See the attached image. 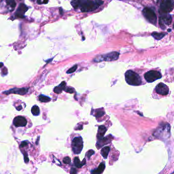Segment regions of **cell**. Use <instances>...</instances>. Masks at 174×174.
Wrapping results in <instances>:
<instances>
[{"label":"cell","mask_w":174,"mask_h":174,"mask_svg":"<svg viewBox=\"0 0 174 174\" xmlns=\"http://www.w3.org/2000/svg\"><path fill=\"white\" fill-rule=\"evenodd\" d=\"M71 4L74 9L80 8L83 12L94 11L99 7L95 2L91 0H72Z\"/></svg>","instance_id":"obj_1"},{"label":"cell","mask_w":174,"mask_h":174,"mask_svg":"<svg viewBox=\"0 0 174 174\" xmlns=\"http://www.w3.org/2000/svg\"><path fill=\"white\" fill-rule=\"evenodd\" d=\"M125 80L128 84L131 86H139L142 79L139 75L132 70H128L125 73Z\"/></svg>","instance_id":"obj_2"},{"label":"cell","mask_w":174,"mask_h":174,"mask_svg":"<svg viewBox=\"0 0 174 174\" xmlns=\"http://www.w3.org/2000/svg\"><path fill=\"white\" fill-rule=\"evenodd\" d=\"M154 135L158 139H164L169 138L170 135V128L168 124L161 127L160 128H158L154 133Z\"/></svg>","instance_id":"obj_3"},{"label":"cell","mask_w":174,"mask_h":174,"mask_svg":"<svg viewBox=\"0 0 174 174\" xmlns=\"http://www.w3.org/2000/svg\"><path fill=\"white\" fill-rule=\"evenodd\" d=\"M72 149L75 154L81 153L83 149V141L82 137L78 136L73 139L72 142Z\"/></svg>","instance_id":"obj_4"},{"label":"cell","mask_w":174,"mask_h":174,"mask_svg":"<svg viewBox=\"0 0 174 174\" xmlns=\"http://www.w3.org/2000/svg\"><path fill=\"white\" fill-rule=\"evenodd\" d=\"M143 14L149 22L152 23L153 25H156L157 23V16L153 10L149 8H145L143 10Z\"/></svg>","instance_id":"obj_5"},{"label":"cell","mask_w":174,"mask_h":174,"mask_svg":"<svg viewBox=\"0 0 174 174\" xmlns=\"http://www.w3.org/2000/svg\"><path fill=\"white\" fill-rule=\"evenodd\" d=\"M160 7L162 13H169L172 11L174 8V2L173 0H161Z\"/></svg>","instance_id":"obj_6"},{"label":"cell","mask_w":174,"mask_h":174,"mask_svg":"<svg viewBox=\"0 0 174 174\" xmlns=\"http://www.w3.org/2000/svg\"><path fill=\"white\" fill-rule=\"evenodd\" d=\"M144 77L147 82L152 83L158 79L161 78L162 75L158 71L151 70L146 73L144 75Z\"/></svg>","instance_id":"obj_7"},{"label":"cell","mask_w":174,"mask_h":174,"mask_svg":"<svg viewBox=\"0 0 174 174\" xmlns=\"http://www.w3.org/2000/svg\"><path fill=\"white\" fill-rule=\"evenodd\" d=\"M119 54L117 52H112L110 54H106V55H103L99 56L98 58H96L95 59V61L96 62H100V61H111L116 60L119 58Z\"/></svg>","instance_id":"obj_8"},{"label":"cell","mask_w":174,"mask_h":174,"mask_svg":"<svg viewBox=\"0 0 174 174\" xmlns=\"http://www.w3.org/2000/svg\"><path fill=\"white\" fill-rule=\"evenodd\" d=\"M172 21V17L170 15H163L159 18V23L161 28L164 30L166 28L165 25L167 26L170 25Z\"/></svg>","instance_id":"obj_9"},{"label":"cell","mask_w":174,"mask_h":174,"mask_svg":"<svg viewBox=\"0 0 174 174\" xmlns=\"http://www.w3.org/2000/svg\"><path fill=\"white\" fill-rule=\"evenodd\" d=\"M29 91V89L26 88H14L11 89H10L8 91H6L3 92L4 94L6 95L10 94H16L21 95H23L26 94Z\"/></svg>","instance_id":"obj_10"},{"label":"cell","mask_w":174,"mask_h":174,"mask_svg":"<svg viewBox=\"0 0 174 174\" xmlns=\"http://www.w3.org/2000/svg\"><path fill=\"white\" fill-rule=\"evenodd\" d=\"M155 91L159 95H167L169 93V88L166 84L160 83L155 88Z\"/></svg>","instance_id":"obj_11"},{"label":"cell","mask_w":174,"mask_h":174,"mask_svg":"<svg viewBox=\"0 0 174 174\" xmlns=\"http://www.w3.org/2000/svg\"><path fill=\"white\" fill-rule=\"evenodd\" d=\"M28 7L26 5L23 3H21L20 4L19 6H18V8L17 9L15 13V16L17 17L23 18L25 17V14L28 11Z\"/></svg>","instance_id":"obj_12"},{"label":"cell","mask_w":174,"mask_h":174,"mask_svg":"<svg viewBox=\"0 0 174 174\" xmlns=\"http://www.w3.org/2000/svg\"><path fill=\"white\" fill-rule=\"evenodd\" d=\"M13 124L16 127H25L27 124V121L24 117L17 116L14 119Z\"/></svg>","instance_id":"obj_13"},{"label":"cell","mask_w":174,"mask_h":174,"mask_svg":"<svg viewBox=\"0 0 174 174\" xmlns=\"http://www.w3.org/2000/svg\"><path fill=\"white\" fill-rule=\"evenodd\" d=\"M111 139L109 138V137H106V138H103L102 139L98 140V142L96 145V147L97 149H99L101 148L103 146H104L107 144H109L111 142Z\"/></svg>","instance_id":"obj_14"},{"label":"cell","mask_w":174,"mask_h":174,"mask_svg":"<svg viewBox=\"0 0 174 174\" xmlns=\"http://www.w3.org/2000/svg\"><path fill=\"white\" fill-rule=\"evenodd\" d=\"M106 131V128L104 126H100L98 128V133H97V138L98 140H100L103 138L104 137V135Z\"/></svg>","instance_id":"obj_15"},{"label":"cell","mask_w":174,"mask_h":174,"mask_svg":"<svg viewBox=\"0 0 174 174\" xmlns=\"http://www.w3.org/2000/svg\"><path fill=\"white\" fill-rule=\"evenodd\" d=\"M105 168V163L102 162L99 164V166H98V168L95 169V170H92L91 173L92 174H101L104 171Z\"/></svg>","instance_id":"obj_16"},{"label":"cell","mask_w":174,"mask_h":174,"mask_svg":"<svg viewBox=\"0 0 174 174\" xmlns=\"http://www.w3.org/2000/svg\"><path fill=\"white\" fill-rule=\"evenodd\" d=\"M65 88H66V83L65 82H63L61 83L60 85H59L57 87H56L54 89V91L56 93L60 94L62 92V91L63 90H65Z\"/></svg>","instance_id":"obj_17"},{"label":"cell","mask_w":174,"mask_h":174,"mask_svg":"<svg viewBox=\"0 0 174 174\" xmlns=\"http://www.w3.org/2000/svg\"><path fill=\"white\" fill-rule=\"evenodd\" d=\"M110 151V147L106 146V147H103L101 149V152H100V153L102 155V156L104 159H106L107 158L108 155H109Z\"/></svg>","instance_id":"obj_18"},{"label":"cell","mask_w":174,"mask_h":174,"mask_svg":"<svg viewBox=\"0 0 174 174\" xmlns=\"http://www.w3.org/2000/svg\"><path fill=\"white\" fill-rule=\"evenodd\" d=\"M166 35V33H158L157 32H153L152 34V36L155 39H156L157 40H161Z\"/></svg>","instance_id":"obj_19"},{"label":"cell","mask_w":174,"mask_h":174,"mask_svg":"<svg viewBox=\"0 0 174 174\" xmlns=\"http://www.w3.org/2000/svg\"><path fill=\"white\" fill-rule=\"evenodd\" d=\"M32 114L34 116H38L40 114V110L38 106L34 105L32 107L31 109Z\"/></svg>","instance_id":"obj_20"},{"label":"cell","mask_w":174,"mask_h":174,"mask_svg":"<svg viewBox=\"0 0 174 174\" xmlns=\"http://www.w3.org/2000/svg\"><path fill=\"white\" fill-rule=\"evenodd\" d=\"M39 99L41 102H48L50 101L51 99L48 96L41 95L39 96Z\"/></svg>","instance_id":"obj_21"},{"label":"cell","mask_w":174,"mask_h":174,"mask_svg":"<svg viewBox=\"0 0 174 174\" xmlns=\"http://www.w3.org/2000/svg\"><path fill=\"white\" fill-rule=\"evenodd\" d=\"M74 163L75 164L76 167H77L78 168H81L82 167L81 162L80 161V160L78 157H76L74 159Z\"/></svg>","instance_id":"obj_22"},{"label":"cell","mask_w":174,"mask_h":174,"mask_svg":"<svg viewBox=\"0 0 174 174\" xmlns=\"http://www.w3.org/2000/svg\"><path fill=\"white\" fill-rule=\"evenodd\" d=\"M8 5L10 6L13 9H14L16 7V4L14 0H6Z\"/></svg>","instance_id":"obj_23"},{"label":"cell","mask_w":174,"mask_h":174,"mask_svg":"<svg viewBox=\"0 0 174 174\" xmlns=\"http://www.w3.org/2000/svg\"><path fill=\"white\" fill-rule=\"evenodd\" d=\"M77 65H74V66H73L72 68H70V69L68 70L67 73H72L74 72V71H76V70L77 69Z\"/></svg>","instance_id":"obj_24"},{"label":"cell","mask_w":174,"mask_h":174,"mask_svg":"<svg viewBox=\"0 0 174 174\" xmlns=\"http://www.w3.org/2000/svg\"><path fill=\"white\" fill-rule=\"evenodd\" d=\"M63 163H65V164H70V163H71V159H70V158L69 157H68V156L65 157L63 159Z\"/></svg>","instance_id":"obj_25"},{"label":"cell","mask_w":174,"mask_h":174,"mask_svg":"<svg viewBox=\"0 0 174 174\" xmlns=\"http://www.w3.org/2000/svg\"><path fill=\"white\" fill-rule=\"evenodd\" d=\"M95 153V152L94 150H89V151H88L87 152V156H88V158H90V157L92 156V155Z\"/></svg>","instance_id":"obj_26"},{"label":"cell","mask_w":174,"mask_h":174,"mask_svg":"<svg viewBox=\"0 0 174 174\" xmlns=\"http://www.w3.org/2000/svg\"><path fill=\"white\" fill-rule=\"evenodd\" d=\"M64 90L66 92L69 93H73L74 92V90L73 88H69V87H68L66 89L65 88Z\"/></svg>","instance_id":"obj_27"},{"label":"cell","mask_w":174,"mask_h":174,"mask_svg":"<svg viewBox=\"0 0 174 174\" xmlns=\"http://www.w3.org/2000/svg\"><path fill=\"white\" fill-rule=\"evenodd\" d=\"M77 174V170L76 168L74 167H72L70 170V174Z\"/></svg>","instance_id":"obj_28"},{"label":"cell","mask_w":174,"mask_h":174,"mask_svg":"<svg viewBox=\"0 0 174 174\" xmlns=\"http://www.w3.org/2000/svg\"><path fill=\"white\" fill-rule=\"evenodd\" d=\"M95 2L99 6L102 5L103 4V2L101 1V0H95Z\"/></svg>","instance_id":"obj_29"},{"label":"cell","mask_w":174,"mask_h":174,"mask_svg":"<svg viewBox=\"0 0 174 174\" xmlns=\"http://www.w3.org/2000/svg\"><path fill=\"white\" fill-rule=\"evenodd\" d=\"M28 145V142H27V141H24V142H22L21 144V148H22V147H24L25 146H26Z\"/></svg>","instance_id":"obj_30"},{"label":"cell","mask_w":174,"mask_h":174,"mask_svg":"<svg viewBox=\"0 0 174 174\" xmlns=\"http://www.w3.org/2000/svg\"><path fill=\"white\" fill-rule=\"evenodd\" d=\"M24 159H25V162L26 163H28V162H29V158H28V156H27V154H25V157H24Z\"/></svg>","instance_id":"obj_31"},{"label":"cell","mask_w":174,"mask_h":174,"mask_svg":"<svg viewBox=\"0 0 174 174\" xmlns=\"http://www.w3.org/2000/svg\"><path fill=\"white\" fill-rule=\"evenodd\" d=\"M86 163V159H85V158H84V160H83V161L81 162L82 166L83 167V166L85 165Z\"/></svg>","instance_id":"obj_32"},{"label":"cell","mask_w":174,"mask_h":174,"mask_svg":"<svg viewBox=\"0 0 174 174\" xmlns=\"http://www.w3.org/2000/svg\"><path fill=\"white\" fill-rule=\"evenodd\" d=\"M103 114H104V112H103L102 111H99L98 112L97 114L96 115V116H101L102 115H103Z\"/></svg>","instance_id":"obj_33"},{"label":"cell","mask_w":174,"mask_h":174,"mask_svg":"<svg viewBox=\"0 0 174 174\" xmlns=\"http://www.w3.org/2000/svg\"><path fill=\"white\" fill-rule=\"evenodd\" d=\"M59 11H60V13L61 15H63V9L62 8H60Z\"/></svg>","instance_id":"obj_34"},{"label":"cell","mask_w":174,"mask_h":174,"mask_svg":"<svg viewBox=\"0 0 174 174\" xmlns=\"http://www.w3.org/2000/svg\"><path fill=\"white\" fill-rule=\"evenodd\" d=\"M49 0H43V4H48V3H49Z\"/></svg>","instance_id":"obj_35"},{"label":"cell","mask_w":174,"mask_h":174,"mask_svg":"<svg viewBox=\"0 0 174 174\" xmlns=\"http://www.w3.org/2000/svg\"><path fill=\"white\" fill-rule=\"evenodd\" d=\"M37 3H38V4H41L42 3V2H41V0H37Z\"/></svg>","instance_id":"obj_36"},{"label":"cell","mask_w":174,"mask_h":174,"mask_svg":"<svg viewBox=\"0 0 174 174\" xmlns=\"http://www.w3.org/2000/svg\"><path fill=\"white\" fill-rule=\"evenodd\" d=\"M3 66V64L2 63H0V68L2 67Z\"/></svg>","instance_id":"obj_37"},{"label":"cell","mask_w":174,"mask_h":174,"mask_svg":"<svg viewBox=\"0 0 174 174\" xmlns=\"http://www.w3.org/2000/svg\"><path fill=\"white\" fill-rule=\"evenodd\" d=\"M171 29H168L167 30V31H168V32H171Z\"/></svg>","instance_id":"obj_38"},{"label":"cell","mask_w":174,"mask_h":174,"mask_svg":"<svg viewBox=\"0 0 174 174\" xmlns=\"http://www.w3.org/2000/svg\"><path fill=\"white\" fill-rule=\"evenodd\" d=\"M174 174V172H173V173H171V174Z\"/></svg>","instance_id":"obj_39"},{"label":"cell","mask_w":174,"mask_h":174,"mask_svg":"<svg viewBox=\"0 0 174 174\" xmlns=\"http://www.w3.org/2000/svg\"><path fill=\"white\" fill-rule=\"evenodd\" d=\"M31 1H35V0H31Z\"/></svg>","instance_id":"obj_40"},{"label":"cell","mask_w":174,"mask_h":174,"mask_svg":"<svg viewBox=\"0 0 174 174\" xmlns=\"http://www.w3.org/2000/svg\"></svg>","instance_id":"obj_41"}]
</instances>
